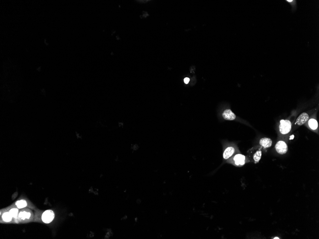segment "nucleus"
Masks as SVG:
<instances>
[{"label": "nucleus", "instance_id": "nucleus-1", "mask_svg": "<svg viewBox=\"0 0 319 239\" xmlns=\"http://www.w3.org/2000/svg\"><path fill=\"white\" fill-rule=\"evenodd\" d=\"M291 129V123L288 120H281L280 121L279 131L283 135L288 134Z\"/></svg>", "mask_w": 319, "mask_h": 239}, {"label": "nucleus", "instance_id": "nucleus-2", "mask_svg": "<svg viewBox=\"0 0 319 239\" xmlns=\"http://www.w3.org/2000/svg\"><path fill=\"white\" fill-rule=\"evenodd\" d=\"M277 152L280 154H284L288 151V146L286 143L283 141L278 142L275 146Z\"/></svg>", "mask_w": 319, "mask_h": 239}, {"label": "nucleus", "instance_id": "nucleus-3", "mask_svg": "<svg viewBox=\"0 0 319 239\" xmlns=\"http://www.w3.org/2000/svg\"><path fill=\"white\" fill-rule=\"evenodd\" d=\"M54 212L51 210H48L44 211L42 215V219L45 223H50L54 219Z\"/></svg>", "mask_w": 319, "mask_h": 239}, {"label": "nucleus", "instance_id": "nucleus-4", "mask_svg": "<svg viewBox=\"0 0 319 239\" xmlns=\"http://www.w3.org/2000/svg\"><path fill=\"white\" fill-rule=\"evenodd\" d=\"M223 118L227 120H233L236 118L235 114L230 109H226L222 114Z\"/></svg>", "mask_w": 319, "mask_h": 239}, {"label": "nucleus", "instance_id": "nucleus-5", "mask_svg": "<svg viewBox=\"0 0 319 239\" xmlns=\"http://www.w3.org/2000/svg\"><path fill=\"white\" fill-rule=\"evenodd\" d=\"M309 117V116L308 114L306 113H303L298 117L296 120V124L299 126L302 125L308 120Z\"/></svg>", "mask_w": 319, "mask_h": 239}, {"label": "nucleus", "instance_id": "nucleus-6", "mask_svg": "<svg viewBox=\"0 0 319 239\" xmlns=\"http://www.w3.org/2000/svg\"><path fill=\"white\" fill-rule=\"evenodd\" d=\"M235 164L237 166H242L245 164V157L241 154H237L234 158Z\"/></svg>", "mask_w": 319, "mask_h": 239}, {"label": "nucleus", "instance_id": "nucleus-7", "mask_svg": "<svg viewBox=\"0 0 319 239\" xmlns=\"http://www.w3.org/2000/svg\"><path fill=\"white\" fill-rule=\"evenodd\" d=\"M259 143L264 148H269L272 146V140L269 138H262L260 140Z\"/></svg>", "mask_w": 319, "mask_h": 239}, {"label": "nucleus", "instance_id": "nucleus-8", "mask_svg": "<svg viewBox=\"0 0 319 239\" xmlns=\"http://www.w3.org/2000/svg\"><path fill=\"white\" fill-rule=\"evenodd\" d=\"M235 152V149L233 147H229L225 150L223 154V157L224 159H228Z\"/></svg>", "mask_w": 319, "mask_h": 239}, {"label": "nucleus", "instance_id": "nucleus-9", "mask_svg": "<svg viewBox=\"0 0 319 239\" xmlns=\"http://www.w3.org/2000/svg\"><path fill=\"white\" fill-rule=\"evenodd\" d=\"M308 124L311 128L313 130H315L318 127V122L317 120L314 119H311L309 121Z\"/></svg>", "mask_w": 319, "mask_h": 239}, {"label": "nucleus", "instance_id": "nucleus-10", "mask_svg": "<svg viewBox=\"0 0 319 239\" xmlns=\"http://www.w3.org/2000/svg\"><path fill=\"white\" fill-rule=\"evenodd\" d=\"M261 155H262V152L260 150H258L255 153V154H254V157H253L255 163H257L259 162L260 159H261Z\"/></svg>", "mask_w": 319, "mask_h": 239}, {"label": "nucleus", "instance_id": "nucleus-11", "mask_svg": "<svg viewBox=\"0 0 319 239\" xmlns=\"http://www.w3.org/2000/svg\"><path fill=\"white\" fill-rule=\"evenodd\" d=\"M12 216L10 212H5L3 215V219L4 221L8 222L11 221L12 219Z\"/></svg>", "mask_w": 319, "mask_h": 239}, {"label": "nucleus", "instance_id": "nucleus-12", "mask_svg": "<svg viewBox=\"0 0 319 239\" xmlns=\"http://www.w3.org/2000/svg\"><path fill=\"white\" fill-rule=\"evenodd\" d=\"M19 217L21 218L22 219L24 220L26 219H29L31 216V214L29 212H27L26 211H23L20 212L19 214Z\"/></svg>", "mask_w": 319, "mask_h": 239}, {"label": "nucleus", "instance_id": "nucleus-13", "mask_svg": "<svg viewBox=\"0 0 319 239\" xmlns=\"http://www.w3.org/2000/svg\"><path fill=\"white\" fill-rule=\"evenodd\" d=\"M16 205L19 208H23L27 206V202L25 200H20L16 203Z\"/></svg>", "mask_w": 319, "mask_h": 239}, {"label": "nucleus", "instance_id": "nucleus-14", "mask_svg": "<svg viewBox=\"0 0 319 239\" xmlns=\"http://www.w3.org/2000/svg\"><path fill=\"white\" fill-rule=\"evenodd\" d=\"M9 212L13 217H16L18 215V210L17 209H13L10 210Z\"/></svg>", "mask_w": 319, "mask_h": 239}, {"label": "nucleus", "instance_id": "nucleus-15", "mask_svg": "<svg viewBox=\"0 0 319 239\" xmlns=\"http://www.w3.org/2000/svg\"><path fill=\"white\" fill-rule=\"evenodd\" d=\"M189 81H190V79H189V78H188V77H186V78H185L184 79V82H185V83H186V84L188 83L189 82Z\"/></svg>", "mask_w": 319, "mask_h": 239}, {"label": "nucleus", "instance_id": "nucleus-16", "mask_svg": "<svg viewBox=\"0 0 319 239\" xmlns=\"http://www.w3.org/2000/svg\"><path fill=\"white\" fill-rule=\"evenodd\" d=\"M294 137V135H292V136L290 137V139H293Z\"/></svg>", "mask_w": 319, "mask_h": 239}, {"label": "nucleus", "instance_id": "nucleus-17", "mask_svg": "<svg viewBox=\"0 0 319 239\" xmlns=\"http://www.w3.org/2000/svg\"><path fill=\"white\" fill-rule=\"evenodd\" d=\"M274 239H279V238H278V237H275V238H274Z\"/></svg>", "mask_w": 319, "mask_h": 239}]
</instances>
